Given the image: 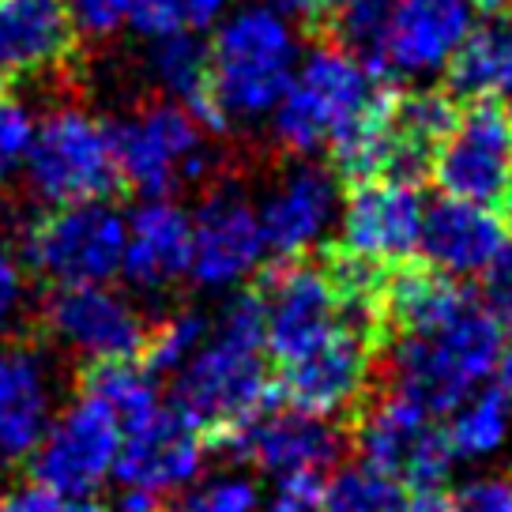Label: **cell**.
I'll return each instance as SVG.
<instances>
[{
  "mask_svg": "<svg viewBox=\"0 0 512 512\" xmlns=\"http://www.w3.org/2000/svg\"><path fill=\"white\" fill-rule=\"evenodd\" d=\"M275 373L264 354V313L256 290H238L211 317V332L174 373V407L215 445L275 400Z\"/></svg>",
  "mask_w": 512,
  "mask_h": 512,
  "instance_id": "1",
  "label": "cell"
},
{
  "mask_svg": "<svg viewBox=\"0 0 512 512\" xmlns=\"http://www.w3.org/2000/svg\"><path fill=\"white\" fill-rule=\"evenodd\" d=\"M384 343L392 358L388 392L411 400L430 415H448L494 373L505 332L475 294V302L464 305L456 317L422 332H392Z\"/></svg>",
  "mask_w": 512,
  "mask_h": 512,
  "instance_id": "2",
  "label": "cell"
},
{
  "mask_svg": "<svg viewBox=\"0 0 512 512\" xmlns=\"http://www.w3.org/2000/svg\"><path fill=\"white\" fill-rule=\"evenodd\" d=\"M208 72L219 128L253 125L275 110L298 68V34L268 4L226 12L211 27Z\"/></svg>",
  "mask_w": 512,
  "mask_h": 512,
  "instance_id": "3",
  "label": "cell"
},
{
  "mask_svg": "<svg viewBox=\"0 0 512 512\" xmlns=\"http://www.w3.org/2000/svg\"><path fill=\"white\" fill-rule=\"evenodd\" d=\"M388 91L392 80H377L347 49H309L305 57H298L287 91L268 113L275 140L294 155L313 159L317 151L336 144L339 136H347L354 125H362Z\"/></svg>",
  "mask_w": 512,
  "mask_h": 512,
  "instance_id": "4",
  "label": "cell"
},
{
  "mask_svg": "<svg viewBox=\"0 0 512 512\" xmlns=\"http://www.w3.org/2000/svg\"><path fill=\"white\" fill-rule=\"evenodd\" d=\"M23 174L34 196L49 208L80 200H110V192L121 185L113 128L80 106L49 110L34 125Z\"/></svg>",
  "mask_w": 512,
  "mask_h": 512,
  "instance_id": "5",
  "label": "cell"
},
{
  "mask_svg": "<svg viewBox=\"0 0 512 512\" xmlns=\"http://www.w3.org/2000/svg\"><path fill=\"white\" fill-rule=\"evenodd\" d=\"M113 155L121 185L140 196H174L211 174L208 128L181 102H151L113 128Z\"/></svg>",
  "mask_w": 512,
  "mask_h": 512,
  "instance_id": "6",
  "label": "cell"
},
{
  "mask_svg": "<svg viewBox=\"0 0 512 512\" xmlns=\"http://www.w3.org/2000/svg\"><path fill=\"white\" fill-rule=\"evenodd\" d=\"M125 215L110 200H80L49 208L27 230L23 260L49 287L110 283L121 272Z\"/></svg>",
  "mask_w": 512,
  "mask_h": 512,
  "instance_id": "7",
  "label": "cell"
},
{
  "mask_svg": "<svg viewBox=\"0 0 512 512\" xmlns=\"http://www.w3.org/2000/svg\"><path fill=\"white\" fill-rule=\"evenodd\" d=\"M354 422V448L362 464L392 475L407 490L448 482L456 456L448 448L445 426H437V415L388 392L381 400L362 403Z\"/></svg>",
  "mask_w": 512,
  "mask_h": 512,
  "instance_id": "8",
  "label": "cell"
},
{
  "mask_svg": "<svg viewBox=\"0 0 512 512\" xmlns=\"http://www.w3.org/2000/svg\"><path fill=\"white\" fill-rule=\"evenodd\" d=\"M256 298L264 313V354L272 366L309 354L343 324V302L324 260H275V268L260 279Z\"/></svg>",
  "mask_w": 512,
  "mask_h": 512,
  "instance_id": "9",
  "label": "cell"
},
{
  "mask_svg": "<svg viewBox=\"0 0 512 512\" xmlns=\"http://www.w3.org/2000/svg\"><path fill=\"white\" fill-rule=\"evenodd\" d=\"M430 174L445 196L501 208L512 189V110L505 102H467L437 144Z\"/></svg>",
  "mask_w": 512,
  "mask_h": 512,
  "instance_id": "10",
  "label": "cell"
},
{
  "mask_svg": "<svg viewBox=\"0 0 512 512\" xmlns=\"http://www.w3.org/2000/svg\"><path fill=\"white\" fill-rule=\"evenodd\" d=\"M215 445L230 460L260 467L264 475H324L339 464L347 433L336 426V418H320L298 411L275 396L264 411H256L238 430L223 433Z\"/></svg>",
  "mask_w": 512,
  "mask_h": 512,
  "instance_id": "11",
  "label": "cell"
},
{
  "mask_svg": "<svg viewBox=\"0 0 512 512\" xmlns=\"http://www.w3.org/2000/svg\"><path fill=\"white\" fill-rule=\"evenodd\" d=\"M42 324L68 354L87 366L140 358L151 324L140 305L110 283H80L53 287L42 305Z\"/></svg>",
  "mask_w": 512,
  "mask_h": 512,
  "instance_id": "12",
  "label": "cell"
},
{
  "mask_svg": "<svg viewBox=\"0 0 512 512\" xmlns=\"http://www.w3.org/2000/svg\"><path fill=\"white\" fill-rule=\"evenodd\" d=\"M121 448V426L117 418L91 396L53 411L38 448L31 452V475L49 490L68 497H91L106 479H113Z\"/></svg>",
  "mask_w": 512,
  "mask_h": 512,
  "instance_id": "13",
  "label": "cell"
},
{
  "mask_svg": "<svg viewBox=\"0 0 512 512\" xmlns=\"http://www.w3.org/2000/svg\"><path fill=\"white\" fill-rule=\"evenodd\" d=\"M377 343L351 324H339L332 336L309 354L279 366L275 392L279 400L320 418L354 415L366 403Z\"/></svg>",
  "mask_w": 512,
  "mask_h": 512,
  "instance_id": "14",
  "label": "cell"
},
{
  "mask_svg": "<svg viewBox=\"0 0 512 512\" xmlns=\"http://www.w3.org/2000/svg\"><path fill=\"white\" fill-rule=\"evenodd\" d=\"M192 219L189 279L204 290H234L260 268L264 238L253 200L238 185H215Z\"/></svg>",
  "mask_w": 512,
  "mask_h": 512,
  "instance_id": "15",
  "label": "cell"
},
{
  "mask_svg": "<svg viewBox=\"0 0 512 512\" xmlns=\"http://www.w3.org/2000/svg\"><path fill=\"white\" fill-rule=\"evenodd\" d=\"M426 196L415 181L396 177H369L351 185L339 223V249L362 260L396 268L418 253V230H422Z\"/></svg>",
  "mask_w": 512,
  "mask_h": 512,
  "instance_id": "16",
  "label": "cell"
},
{
  "mask_svg": "<svg viewBox=\"0 0 512 512\" xmlns=\"http://www.w3.org/2000/svg\"><path fill=\"white\" fill-rule=\"evenodd\" d=\"M208 460V437L177 411L174 403H162L151 418L121 433L113 479L125 490L144 494H170L185 490L200 479Z\"/></svg>",
  "mask_w": 512,
  "mask_h": 512,
  "instance_id": "17",
  "label": "cell"
},
{
  "mask_svg": "<svg viewBox=\"0 0 512 512\" xmlns=\"http://www.w3.org/2000/svg\"><path fill=\"white\" fill-rule=\"evenodd\" d=\"M339 215V177L332 166L302 159L290 166L283 181L268 192V200L256 208L264 256L298 260L317 249L336 226Z\"/></svg>",
  "mask_w": 512,
  "mask_h": 512,
  "instance_id": "18",
  "label": "cell"
},
{
  "mask_svg": "<svg viewBox=\"0 0 512 512\" xmlns=\"http://www.w3.org/2000/svg\"><path fill=\"white\" fill-rule=\"evenodd\" d=\"M505 238H509V223L505 215H497V208L460 200V196H441L422 211L418 253L433 272L471 279L486 272V264L497 256Z\"/></svg>",
  "mask_w": 512,
  "mask_h": 512,
  "instance_id": "19",
  "label": "cell"
},
{
  "mask_svg": "<svg viewBox=\"0 0 512 512\" xmlns=\"http://www.w3.org/2000/svg\"><path fill=\"white\" fill-rule=\"evenodd\" d=\"M192 219L174 196H147L140 208L125 215V283L140 294H166L189 279Z\"/></svg>",
  "mask_w": 512,
  "mask_h": 512,
  "instance_id": "20",
  "label": "cell"
},
{
  "mask_svg": "<svg viewBox=\"0 0 512 512\" xmlns=\"http://www.w3.org/2000/svg\"><path fill=\"white\" fill-rule=\"evenodd\" d=\"M53 411V362L31 343H0V464L31 460Z\"/></svg>",
  "mask_w": 512,
  "mask_h": 512,
  "instance_id": "21",
  "label": "cell"
},
{
  "mask_svg": "<svg viewBox=\"0 0 512 512\" xmlns=\"http://www.w3.org/2000/svg\"><path fill=\"white\" fill-rule=\"evenodd\" d=\"M475 23L471 0H396L384 42L388 80L437 76Z\"/></svg>",
  "mask_w": 512,
  "mask_h": 512,
  "instance_id": "22",
  "label": "cell"
},
{
  "mask_svg": "<svg viewBox=\"0 0 512 512\" xmlns=\"http://www.w3.org/2000/svg\"><path fill=\"white\" fill-rule=\"evenodd\" d=\"M76 46V27L64 0H0V72L8 76H46L68 61Z\"/></svg>",
  "mask_w": 512,
  "mask_h": 512,
  "instance_id": "23",
  "label": "cell"
},
{
  "mask_svg": "<svg viewBox=\"0 0 512 512\" xmlns=\"http://www.w3.org/2000/svg\"><path fill=\"white\" fill-rule=\"evenodd\" d=\"M445 91L460 102H501L512 95V19L486 16L471 23L464 42L448 57Z\"/></svg>",
  "mask_w": 512,
  "mask_h": 512,
  "instance_id": "24",
  "label": "cell"
},
{
  "mask_svg": "<svg viewBox=\"0 0 512 512\" xmlns=\"http://www.w3.org/2000/svg\"><path fill=\"white\" fill-rule=\"evenodd\" d=\"M147 72L162 87L170 102H181L185 110L208 128L223 132L215 106H211V72H208V42L200 34H166L151 38L147 49Z\"/></svg>",
  "mask_w": 512,
  "mask_h": 512,
  "instance_id": "25",
  "label": "cell"
},
{
  "mask_svg": "<svg viewBox=\"0 0 512 512\" xmlns=\"http://www.w3.org/2000/svg\"><path fill=\"white\" fill-rule=\"evenodd\" d=\"M452 422L445 426L448 448L456 464H482L494 460L512 437V396H505L497 384L475 388L464 403H456Z\"/></svg>",
  "mask_w": 512,
  "mask_h": 512,
  "instance_id": "26",
  "label": "cell"
},
{
  "mask_svg": "<svg viewBox=\"0 0 512 512\" xmlns=\"http://www.w3.org/2000/svg\"><path fill=\"white\" fill-rule=\"evenodd\" d=\"M83 396L98 400L113 418L121 433L140 426L162 407L159 377L140 362V358H121V362H98L83 377Z\"/></svg>",
  "mask_w": 512,
  "mask_h": 512,
  "instance_id": "27",
  "label": "cell"
},
{
  "mask_svg": "<svg viewBox=\"0 0 512 512\" xmlns=\"http://www.w3.org/2000/svg\"><path fill=\"white\" fill-rule=\"evenodd\" d=\"M392 8H396V0H332L320 31L332 34V46L347 49L377 80H388L384 42H388V27H392Z\"/></svg>",
  "mask_w": 512,
  "mask_h": 512,
  "instance_id": "28",
  "label": "cell"
},
{
  "mask_svg": "<svg viewBox=\"0 0 512 512\" xmlns=\"http://www.w3.org/2000/svg\"><path fill=\"white\" fill-rule=\"evenodd\" d=\"M320 512H407V486L362 460L332 467L320 482Z\"/></svg>",
  "mask_w": 512,
  "mask_h": 512,
  "instance_id": "29",
  "label": "cell"
},
{
  "mask_svg": "<svg viewBox=\"0 0 512 512\" xmlns=\"http://www.w3.org/2000/svg\"><path fill=\"white\" fill-rule=\"evenodd\" d=\"M208 332H211V320L204 317L200 309H181V313L159 320V324L147 332L140 362H144L155 377H174L177 369L200 351V343L208 339Z\"/></svg>",
  "mask_w": 512,
  "mask_h": 512,
  "instance_id": "30",
  "label": "cell"
},
{
  "mask_svg": "<svg viewBox=\"0 0 512 512\" xmlns=\"http://www.w3.org/2000/svg\"><path fill=\"white\" fill-rule=\"evenodd\" d=\"M230 12V0H136L132 27L151 38L166 34H204Z\"/></svg>",
  "mask_w": 512,
  "mask_h": 512,
  "instance_id": "31",
  "label": "cell"
},
{
  "mask_svg": "<svg viewBox=\"0 0 512 512\" xmlns=\"http://www.w3.org/2000/svg\"><path fill=\"white\" fill-rule=\"evenodd\" d=\"M166 512H260V490L249 475L226 471L204 482H189Z\"/></svg>",
  "mask_w": 512,
  "mask_h": 512,
  "instance_id": "32",
  "label": "cell"
},
{
  "mask_svg": "<svg viewBox=\"0 0 512 512\" xmlns=\"http://www.w3.org/2000/svg\"><path fill=\"white\" fill-rule=\"evenodd\" d=\"M34 125H38V117L31 113V106L0 91V181L23 170L34 140Z\"/></svg>",
  "mask_w": 512,
  "mask_h": 512,
  "instance_id": "33",
  "label": "cell"
},
{
  "mask_svg": "<svg viewBox=\"0 0 512 512\" xmlns=\"http://www.w3.org/2000/svg\"><path fill=\"white\" fill-rule=\"evenodd\" d=\"M0 512H110V505L91 497H68L42 482H23L0 497Z\"/></svg>",
  "mask_w": 512,
  "mask_h": 512,
  "instance_id": "34",
  "label": "cell"
},
{
  "mask_svg": "<svg viewBox=\"0 0 512 512\" xmlns=\"http://www.w3.org/2000/svg\"><path fill=\"white\" fill-rule=\"evenodd\" d=\"M136 0H64V12L83 38H110L132 19Z\"/></svg>",
  "mask_w": 512,
  "mask_h": 512,
  "instance_id": "35",
  "label": "cell"
},
{
  "mask_svg": "<svg viewBox=\"0 0 512 512\" xmlns=\"http://www.w3.org/2000/svg\"><path fill=\"white\" fill-rule=\"evenodd\" d=\"M448 512H512V471L467 479L448 494Z\"/></svg>",
  "mask_w": 512,
  "mask_h": 512,
  "instance_id": "36",
  "label": "cell"
},
{
  "mask_svg": "<svg viewBox=\"0 0 512 512\" xmlns=\"http://www.w3.org/2000/svg\"><path fill=\"white\" fill-rule=\"evenodd\" d=\"M479 302L501 324V332H512V238H505L497 256L486 264Z\"/></svg>",
  "mask_w": 512,
  "mask_h": 512,
  "instance_id": "37",
  "label": "cell"
},
{
  "mask_svg": "<svg viewBox=\"0 0 512 512\" xmlns=\"http://www.w3.org/2000/svg\"><path fill=\"white\" fill-rule=\"evenodd\" d=\"M27 305V264L0 241V332H8Z\"/></svg>",
  "mask_w": 512,
  "mask_h": 512,
  "instance_id": "38",
  "label": "cell"
},
{
  "mask_svg": "<svg viewBox=\"0 0 512 512\" xmlns=\"http://www.w3.org/2000/svg\"><path fill=\"white\" fill-rule=\"evenodd\" d=\"M260 512H320V475H283L275 479L268 501Z\"/></svg>",
  "mask_w": 512,
  "mask_h": 512,
  "instance_id": "39",
  "label": "cell"
},
{
  "mask_svg": "<svg viewBox=\"0 0 512 512\" xmlns=\"http://www.w3.org/2000/svg\"><path fill=\"white\" fill-rule=\"evenodd\" d=\"M264 4L275 8L279 16H287L290 23H302L305 31H320V23L332 8V0H264Z\"/></svg>",
  "mask_w": 512,
  "mask_h": 512,
  "instance_id": "40",
  "label": "cell"
},
{
  "mask_svg": "<svg viewBox=\"0 0 512 512\" xmlns=\"http://www.w3.org/2000/svg\"><path fill=\"white\" fill-rule=\"evenodd\" d=\"M407 512H448V490L445 486L407 490Z\"/></svg>",
  "mask_w": 512,
  "mask_h": 512,
  "instance_id": "41",
  "label": "cell"
},
{
  "mask_svg": "<svg viewBox=\"0 0 512 512\" xmlns=\"http://www.w3.org/2000/svg\"><path fill=\"white\" fill-rule=\"evenodd\" d=\"M110 512H166V509L159 505V497L155 494H144V490H125V494L110 505Z\"/></svg>",
  "mask_w": 512,
  "mask_h": 512,
  "instance_id": "42",
  "label": "cell"
},
{
  "mask_svg": "<svg viewBox=\"0 0 512 512\" xmlns=\"http://www.w3.org/2000/svg\"><path fill=\"white\" fill-rule=\"evenodd\" d=\"M494 384L505 392V396H512V339L509 343H501V354H497V362H494Z\"/></svg>",
  "mask_w": 512,
  "mask_h": 512,
  "instance_id": "43",
  "label": "cell"
},
{
  "mask_svg": "<svg viewBox=\"0 0 512 512\" xmlns=\"http://www.w3.org/2000/svg\"><path fill=\"white\" fill-rule=\"evenodd\" d=\"M471 8L482 16H512V0H471Z\"/></svg>",
  "mask_w": 512,
  "mask_h": 512,
  "instance_id": "44",
  "label": "cell"
},
{
  "mask_svg": "<svg viewBox=\"0 0 512 512\" xmlns=\"http://www.w3.org/2000/svg\"><path fill=\"white\" fill-rule=\"evenodd\" d=\"M0 91H4V72H0Z\"/></svg>",
  "mask_w": 512,
  "mask_h": 512,
  "instance_id": "45",
  "label": "cell"
}]
</instances>
